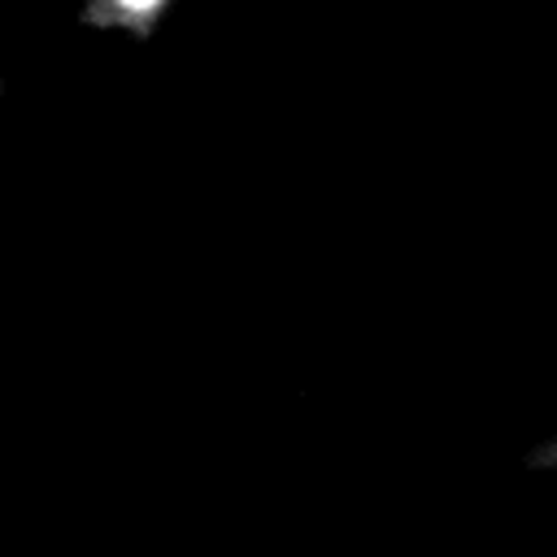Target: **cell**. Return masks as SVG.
<instances>
[{"label": "cell", "mask_w": 557, "mask_h": 557, "mask_svg": "<svg viewBox=\"0 0 557 557\" xmlns=\"http://www.w3.org/2000/svg\"><path fill=\"white\" fill-rule=\"evenodd\" d=\"M170 9L174 0H78V22L100 35L152 39Z\"/></svg>", "instance_id": "1"}, {"label": "cell", "mask_w": 557, "mask_h": 557, "mask_svg": "<svg viewBox=\"0 0 557 557\" xmlns=\"http://www.w3.org/2000/svg\"><path fill=\"white\" fill-rule=\"evenodd\" d=\"M531 466H535V470H557V435L531 453Z\"/></svg>", "instance_id": "2"}]
</instances>
